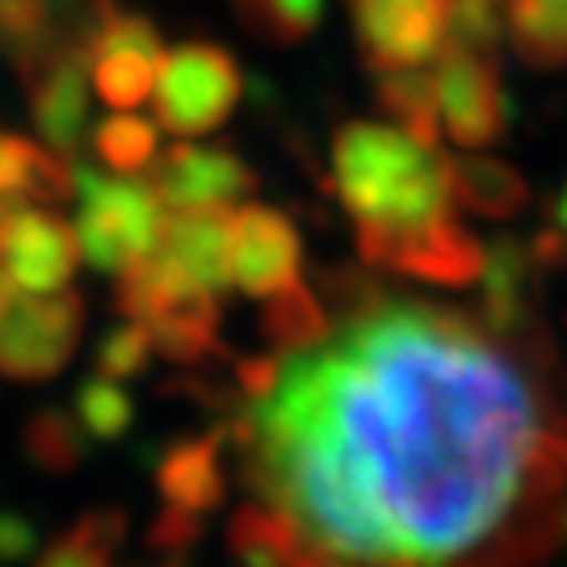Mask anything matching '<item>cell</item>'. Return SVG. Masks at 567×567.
Returning <instances> with one entry per match:
<instances>
[{
	"label": "cell",
	"instance_id": "33",
	"mask_svg": "<svg viewBox=\"0 0 567 567\" xmlns=\"http://www.w3.org/2000/svg\"><path fill=\"white\" fill-rule=\"evenodd\" d=\"M529 257H534V265H538V274H550V269L567 265V231L564 227L547 224L543 231H534Z\"/></svg>",
	"mask_w": 567,
	"mask_h": 567
},
{
	"label": "cell",
	"instance_id": "37",
	"mask_svg": "<svg viewBox=\"0 0 567 567\" xmlns=\"http://www.w3.org/2000/svg\"><path fill=\"white\" fill-rule=\"evenodd\" d=\"M161 567H182V559H168V564H161Z\"/></svg>",
	"mask_w": 567,
	"mask_h": 567
},
{
	"label": "cell",
	"instance_id": "34",
	"mask_svg": "<svg viewBox=\"0 0 567 567\" xmlns=\"http://www.w3.org/2000/svg\"><path fill=\"white\" fill-rule=\"evenodd\" d=\"M550 224L567 231V182H564V189L555 194V203H550Z\"/></svg>",
	"mask_w": 567,
	"mask_h": 567
},
{
	"label": "cell",
	"instance_id": "18",
	"mask_svg": "<svg viewBox=\"0 0 567 567\" xmlns=\"http://www.w3.org/2000/svg\"><path fill=\"white\" fill-rule=\"evenodd\" d=\"M450 194L480 219H517L529 206V182L496 156H446Z\"/></svg>",
	"mask_w": 567,
	"mask_h": 567
},
{
	"label": "cell",
	"instance_id": "35",
	"mask_svg": "<svg viewBox=\"0 0 567 567\" xmlns=\"http://www.w3.org/2000/svg\"><path fill=\"white\" fill-rule=\"evenodd\" d=\"M13 295H18V286H13V278H9L4 269H0V311L9 307V299H13Z\"/></svg>",
	"mask_w": 567,
	"mask_h": 567
},
{
	"label": "cell",
	"instance_id": "12",
	"mask_svg": "<svg viewBox=\"0 0 567 567\" xmlns=\"http://www.w3.org/2000/svg\"><path fill=\"white\" fill-rule=\"evenodd\" d=\"M164 265H173L185 282L210 295L231 290V210L227 206H185L161 219V236L152 248Z\"/></svg>",
	"mask_w": 567,
	"mask_h": 567
},
{
	"label": "cell",
	"instance_id": "2",
	"mask_svg": "<svg viewBox=\"0 0 567 567\" xmlns=\"http://www.w3.org/2000/svg\"><path fill=\"white\" fill-rule=\"evenodd\" d=\"M332 177L370 269L400 240L454 219L446 156L383 122H344L332 140Z\"/></svg>",
	"mask_w": 567,
	"mask_h": 567
},
{
	"label": "cell",
	"instance_id": "19",
	"mask_svg": "<svg viewBox=\"0 0 567 567\" xmlns=\"http://www.w3.org/2000/svg\"><path fill=\"white\" fill-rule=\"evenodd\" d=\"M261 337L282 358L324 344L332 337V316H328L324 299L316 295V286L295 282L278 295H269L261 307Z\"/></svg>",
	"mask_w": 567,
	"mask_h": 567
},
{
	"label": "cell",
	"instance_id": "11",
	"mask_svg": "<svg viewBox=\"0 0 567 567\" xmlns=\"http://www.w3.org/2000/svg\"><path fill=\"white\" fill-rule=\"evenodd\" d=\"M303 274V240L274 206H244L231 215V282L252 299H269Z\"/></svg>",
	"mask_w": 567,
	"mask_h": 567
},
{
	"label": "cell",
	"instance_id": "1",
	"mask_svg": "<svg viewBox=\"0 0 567 567\" xmlns=\"http://www.w3.org/2000/svg\"><path fill=\"white\" fill-rule=\"evenodd\" d=\"M252 421L231 458L257 501L362 567H437L505 522L538 400L475 316L391 295L290 353Z\"/></svg>",
	"mask_w": 567,
	"mask_h": 567
},
{
	"label": "cell",
	"instance_id": "6",
	"mask_svg": "<svg viewBox=\"0 0 567 567\" xmlns=\"http://www.w3.org/2000/svg\"><path fill=\"white\" fill-rule=\"evenodd\" d=\"M84 337V299L76 290L13 295L0 311V374L13 383H47L72 362Z\"/></svg>",
	"mask_w": 567,
	"mask_h": 567
},
{
	"label": "cell",
	"instance_id": "14",
	"mask_svg": "<svg viewBox=\"0 0 567 567\" xmlns=\"http://www.w3.org/2000/svg\"><path fill=\"white\" fill-rule=\"evenodd\" d=\"M152 349L177 365H206L227 362L224 337H219V295H210L203 286H182L168 303L147 320Z\"/></svg>",
	"mask_w": 567,
	"mask_h": 567
},
{
	"label": "cell",
	"instance_id": "24",
	"mask_svg": "<svg viewBox=\"0 0 567 567\" xmlns=\"http://www.w3.org/2000/svg\"><path fill=\"white\" fill-rule=\"evenodd\" d=\"M252 39L269 47H299L324 21V0H231Z\"/></svg>",
	"mask_w": 567,
	"mask_h": 567
},
{
	"label": "cell",
	"instance_id": "26",
	"mask_svg": "<svg viewBox=\"0 0 567 567\" xmlns=\"http://www.w3.org/2000/svg\"><path fill=\"white\" fill-rule=\"evenodd\" d=\"M93 152L105 168L135 177L143 168H152V161L161 156V135L152 122L135 118V114H114L93 131Z\"/></svg>",
	"mask_w": 567,
	"mask_h": 567
},
{
	"label": "cell",
	"instance_id": "13",
	"mask_svg": "<svg viewBox=\"0 0 567 567\" xmlns=\"http://www.w3.org/2000/svg\"><path fill=\"white\" fill-rule=\"evenodd\" d=\"M379 269L404 274L425 286H442V290H458V286H475L484 274V244L475 240L458 215L442 219V224L425 227L416 236L400 240L383 257Z\"/></svg>",
	"mask_w": 567,
	"mask_h": 567
},
{
	"label": "cell",
	"instance_id": "7",
	"mask_svg": "<svg viewBox=\"0 0 567 567\" xmlns=\"http://www.w3.org/2000/svg\"><path fill=\"white\" fill-rule=\"evenodd\" d=\"M81 265V240L68 219L39 203H0V269L34 295L72 282Z\"/></svg>",
	"mask_w": 567,
	"mask_h": 567
},
{
	"label": "cell",
	"instance_id": "22",
	"mask_svg": "<svg viewBox=\"0 0 567 567\" xmlns=\"http://www.w3.org/2000/svg\"><path fill=\"white\" fill-rule=\"evenodd\" d=\"M89 433L81 429V421L63 408H42L34 412L25 429H21V446L25 458L39 466L42 475H72L81 471L89 458Z\"/></svg>",
	"mask_w": 567,
	"mask_h": 567
},
{
	"label": "cell",
	"instance_id": "16",
	"mask_svg": "<svg viewBox=\"0 0 567 567\" xmlns=\"http://www.w3.org/2000/svg\"><path fill=\"white\" fill-rule=\"evenodd\" d=\"M76 194V156L0 131V203L55 206Z\"/></svg>",
	"mask_w": 567,
	"mask_h": 567
},
{
	"label": "cell",
	"instance_id": "17",
	"mask_svg": "<svg viewBox=\"0 0 567 567\" xmlns=\"http://www.w3.org/2000/svg\"><path fill=\"white\" fill-rule=\"evenodd\" d=\"M307 543L311 534L299 526V517L265 501L236 508L227 526V550L236 567H295Z\"/></svg>",
	"mask_w": 567,
	"mask_h": 567
},
{
	"label": "cell",
	"instance_id": "36",
	"mask_svg": "<svg viewBox=\"0 0 567 567\" xmlns=\"http://www.w3.org/2000/svg\"><path fill=\"white\" fill-rule=\"evenodd\" d=\"M437 567H475V559H463V555H458V559H446V564H437Z\"/></svg>",
	"mask_w": 567,
	"mask_h": 567
},
{
	"label": "cell",
	"instance_id": "10",
	"mask_svg": "<svg viewBox=\"0 0 567 567\" xmlns=\"http://www.w3.org/2000/svg\"><path fill=\"white\" fill-rule=\"evenodd\" d=\"M152 189L164 210H185V206H227L240 203L261 189L257 168L236 156L231 147H194L177 143L164 156L152 161Z\"/></svg>",
	"mask_w": 567,
	"mask_h": 567
},
{
	"label": "cell",
	"instance_id": "9",
	"mask_svg": "<svg viewBox=\"0 0 567 567\" xmlns=\"http://www.w3.org/2000/svg\"><path fill=\"white\" fill-rule=\"evenodd\" d=\"M362 60L374 72L429 63L446 42L450 0H349Z\"/></svg>",
	"mask_w": 567,
	"mask_h": 567
},
{
	"label": "cell",
	"instance_id": "32",
	"mask_svg": "<svg viewBox=\"0 0 567 567\" xmlns=\"http://www.w3.org/2000/svg\"><path fill=\"white\" fill-rule=\"evenodd\" d=\"M34 550H39V526L18 508H0V567L21 564Z\"/></svg>",
	"mask_w": 567,
	"mask_h": 567
},
{
	"label": "cell",
	"instance_id": "28",
	"mask_svg": "<svg viewBox=\"0 0 567 567\" xmlns=\"http://www.w3.org/2000/svg\"><path fill=\"white\" fill-rule=\"evenodd\" d=\"M501 34H505V21L496 18L492 0H450L446 42L442 47H458V51H471V55L496 60Z\"/></svg>",
	"mask_w": 567,
	"mask_h": 567
},
{
	"label": "cell",
	"instance_id": "38",
	"mask_svg": "<svg viewBox=\"0 0 567 567\" xmlns=\"http://www.w3.org/2000/svg\"><path fill=\"white\" fill-rule=\"evenodd\" d=\"M564 526H567V505H564Z\"/></svg>",
	"mask_w": 567,
	"mask_h": 567
},
{
	"label": "cell",
	"instance_id": "30",
	"mask_svg": "<svg viewBox=\"0 0 567 567\" xmlns=\"http://www.w3.org/2000/svg\"><path fill=\"white\" fill-rule=\"evenodd\" d=\"M203 513H189V508L164 505L152 526H147V547L164 555V559H185L189 550L203 543Z\"/></svg>",
	"mask_w": 567,
	"mask_h": 567
},
{
	"label": "cell",
	"instance_id": "31",
	"mask_svg": "<svg viewBox=\"0 0 567 567\" xmlns=\"http://www.w3.org/2000/svg\"><path fill=\"white\" fill-rule=\"evenodd\" d=\"M282 353H252V358H236V386L248 404H261L269 400V391L282 379Z\"/></svg>",
	"mask_w": 567,
	"mask_h": 567
},
{
	"label": "cell",
	"instance_id": "29",
	"mask_svg": "<svg viewBox=\"0 0 567 567\" xmlns=\"http://www.w3.org/2000/svg\"><path fill=\"white\" fill-rule=\"evenodd\" d=\"M97 374L114 379V383H126V379H140L143 370L152 365V332L140 320H122L118 328H110L97 344Z\"/></svg>",
	"mask_w": 567,
	"mask_h": 567
},
{
	"label": "cell",
	"instance_id": "27",
	"mask_svg": "<svg viewBox=\"0 0 567 567\" xmlns=\"http://www.w3.org/2000/svg\"><path fill=\"white\" fill-rule=\"evenodd\" d=\"M72 416L81 421V429L93 442H118L126 429L135 425V400L122 391V383L93 374L76 386L72 395Z\"/></svg>",
	"mask_w": 567,
	"mask_h": 567
},
{
	"label": "cell",
	"instance_id": "23",
	"mask_svg": "<svg viewBox=\"0 0 567 567\" xmlns=\"http://www.w3.org/2000/svg\"><path fill=\"white\" fill-rule=\"evenodd\" d=\"M508 34L529 68H567V0H513Z\"/></svg>",
	"mask_w": 567,
	"mask_h": 567
},
{
	"label": "cell",
	"instance_id": "21",
	"mask_svg": "<svg viewBox=\"0 0 567 567\" xmlns=\"http://www.w3.org/2000/svg\"><path fill=\"white\" fill-rule=\"evenodd\" d=\"M374 102L391 122H400V131L412 135L425 147H437L442 131H437V89H433V72H383L379 89H374Z\"/></svg>",
	"mask_w": 567,
	"mask_h": 567
},
{
	"label": "cell",
	"instance_id": "3",
	"mask_svg": "<svg viewBox=\"0 0 567 567\" xmlns=\"http://www.w3.org/2000/svg\"><path fill=\"white\" fill-rule=\"evenodd\" d=\"M76 240L97 274H122L156 248L164 206L156 189L135 177H105L97 164L76 156Z\"/></svg>",
	"mask_w": 567,
	"mask_h": 567
},
{
	"label": "cell",
	"instance_id": "20",
	"mask_svg": "<svg viewBox=\"0 0 567 567\" xmlns=\"http://www.w3.org/2000/svg\"><path fill=\"white\" fill-rule=\"evenodd\" d=\"M122 538H126V513L122 508H89L72 529L39 555V567H114Z\"/></svg>",
	"mask_w": 567,
	"mask_h": 567
},
{
	"label": "cell",
	"instance_id": "15",
	"mask_svg": "<svg viewBox=\"0 0 567 567\" xmlns=\"http://www.w3.org/2000/svg\"><path fill=\"white\" fill-rule=\"evenodd\" d=\"M156 487H161L164 505L189 508V513H215L227 496L224 433L210 425V433L173 442L156 458Z\"/></svg>",
	"mask_w": 567,
	"mask_h": 567
},
{
	"label": "cell",
	"instance_id": "8",
	"mask_svg": "<svg viewBox=\"0 0 567 567\" xmlns=\"http://www.w3.org/2000/svg\"><path fill=\"white\" fill-rule=\"evenodd\" d=\"M433 89H437V114L458 147L480 152V147L505 140L508 105L496 60L471 55L458 47H442L437 68H433Z\"/></svg>",
	"mask_w": 567,
	"mask_h": 567
},
{
	"label": "cell",
	"instance_id": "5",
	"mask_svg": "<svg viewBox=\"0 0 567 567\" xmlns=\"http://www.w3.org/2000/svg\"><path fill=\"white\" fill-rule=\"evenodd\" d=\"M18 76L25 84V102L42 143L63 156H81L89 131V51H84L81 13L55 39H47L39 51L18 60Z\"/></svg>",
	"mask_w": 567,
	"mask_h": 567
},
{
	"label": "cell",
	"instance_id": "4",
	"mask_svg": "<svg viewBox=\"0 0 567 567\" xmlns=\"http://www.w3.org/2000/svg\"><path fill=\"white\" fill-rule=\"evenodd\" d=\"M156 122L173 135H210L240 105L244 76L231 51L215 42H182L156 68Z\"/></svg>",
	"mask_w": 567,
	"mask_h": 567
},
{
	"label": "cell",
	"instance_id": "25",
	"mask_svg": "<svg viewBox=\"0 0 567 567\" xmlns=\"http://www.w3.org/2000/svg\"><path fill=\"white\" fill-rule=\"evenodd\" d=\"M316 295L324 299L328 316H332V324H353V320H362L370 311H379V307L391 299V286L383 278H374L370 274V265H328L320 269V282H316Z\"/></svg>",
	"mask_w": 567,
	"mask_h": 567
}]
</instances>
